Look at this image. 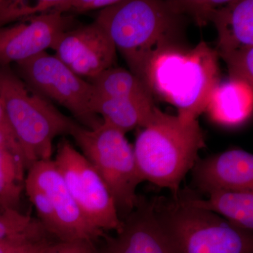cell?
<instances>
[{"label":"cell","instance_id":"6da1fadb","mask_svg":"<svg viewBox=\"0 0 253 253\" xmlns=\"http://www.w3.org/2000/svg\"><path fill=\"white\" fill-rule=\"evenodd\" d=\"M95 21L109 35L129 71L146 84L155 58L181 44L182 16L174 12L166 1L118 0L100 10Z\"/></svg>","mask_w":253,"mask_h":253},{"label":"cell","instance_id":"7a4b0ae2","mask_svg":"<svg viewBox=\"0 0 253 253\" xmlns=\"http://www.w3.org/2000/svg\"><path fill=\"white\" fill-rule=\"evenodd\" d=\"M205 146L198 119L167 114L156 108L133 146L143 180L170 190L175 196Z\"/></svg>","mask_w":253,"mask_h":253},{"label":"cell","instance_id":"3957f363","mask_svg":"<svg viewBox=\"0 0 253 253\" xmlns=\"http://www.w3.org/2000/svg\"><path fill=\"white\" fill-rule=\"evenodd\" d=\"M155 232L166 253H253V232L178 196L150 201Z\"/></svg>","mask_w":253,"mask_h":253},{"label":"cell","instance_id":"277c9868","mask_svg":"<svg viewBox=\"0 0 253 253\" xmlns=\"http://www.w3.org/2000/svg\"><path fill=\"white\" fill-rule=\"evenodd\" d=\"M218 57L204 42L192 49L172 46L152 61L146 84L153 94L176 106L177 115L198 119L220 83Z\"/></svg>","mask_w":253,"mask_h":253},{"label":"cell","instance_id":"5b68a950","mask_svg":"<svg viewBox=\"0 0 253 253\" xmlns=\"http://www.w3.org/2000/svg\"><path fill=\"white\" fill-rule=\"evenodd\" d=\"M0 100L26 169L51 159L55 138L70 135L77 123L30 89L10 66L0 68Z\"/></svg>","mask_w":253,"mask_h":253},{"label":"cell","instance_id":"8992f818","mask_svg":"<svg viewBox=\"0 0 253 253\" xmlns=\"http://www.w3.org/2000/svg\"><path fill=\"white\" fill-rule=\"evenodd\" d=\"M70 135L104 181L120 217L129 215L139 203L136 191L144 180L136 165L134 146L126 134L104 122L94 129L76 123Z\"/></svg>","mask_w":253,"mask_h":253},{"label":"cell","instance_id":"52a82bcc","mask_svg":"<svg viewBox=\"0 0 253 253\" xmlns=\"http://www.w3.org/2000/svg\"><path fill=\"white\" fill-rule=\"evenodd\" d=\"M15 73L30 89L66 108L81 126L94 129L103 121L91 109L94 89L55 55L43 51L15 64Z\"/></svg>","mask_w":253,"mask_h":253},{"label":"cell","instance_id":"ba28073f","mask_svg":"<svg viewBox=\"0 0 253 253\" xmlns=\"http://www.w3.org/2000/svg\"><path fill=\"white\" fill-rule=\"evenodd\" d=\"M54 161L89 224L104 232L122 230L123 220L104 181L91 163L67 139L60 141Z\"/></svg>","mask_w":253,"mask_h":253},{"label":"cell","instance_id":"9c48e42d","mask_svg":"<svg viewBox=\"0 0 253 253\" xmlns=\"http://www.w3.org/2000/svg\"><path fill=\"white\" fill-rule=\"evenodd\" d=\"M77 26L73 15L50 11L0 27V68L51 49L61 35Z\"/></svg>","mask_w":253,"mask_h":253},{"label":"cell","instance_id":"30bf717a","mask_svg":"<svg viewBox=\"0 0 253 253\" xmlns=\"http://www.w3.org/2000/svg\"><path fill=\"white\" fill-rule=\"evenodd\" d=\"M51 49L73 73L89 81L113 67L117 51L109 35L95 21L65 32Z\"/></svg>","mask_w":253,"mask_h":253},{"label":"cell","instance_id":"8fae6325","mask_svg":"<svg viewBox=\"0 0 253 253\" xmlns=\"http://www.w3.org/2000/svg\"><path fill=\"white\" fill-rule=\"evenodd\" d=\"M25 181L45 193L61 229L60 241H86L96 244L106 236L86 220L54 160L38 161L28 168Z\"/></svg>","mask_w":253,"mask_h":253},{"label":"cell","instance_id":"7c38bea8","mask_svg":"<svg viewBox=\"0 0 253 253\" xmlns=\"http://www.w3.org/2000/svg\"><path fill=\"white\" fill-rule=\"evenodd\" d=\"M194 184L202 192L253 191V156L232 149L204 160L192 168Z\"/></svg>","mask_w":253,"mask_h":253},{"label":"cell","instance_id":"4fadbf2b","mask_svg":"<svg viewBox=\"0 0 253 253\" xmlns=\"http://www.w3.org/2000/svg\"><path fill=\"white\" fill-rule=\"evenodd\" d=\"M217 32L218 56L244 46H253V0H228L211 19Z\"/></svg>","mask_w":253,"mask_h":253},{"label":"cell","instance_id":"5bb4252c","mask_svg":"<svg viewBox=\"0 0 253 253\" xmlns=\"http://www.w3.org/2000/svg\"><path fill=\"white\" fill-rule=\"evenodd\" d=\"M104 239L108 253H166L155 232L149 201L139 199L134 211L123 221L122 230Z\"/></svg>","mask_w":253,"mask_h":253},{"label":"cell","instance_id":"9a60e30c","mask_svg":"<svg viewBox=\"0 0 253 253\" xmlns=\"http://www.w3.org/2000/svg\"><path fill=\"white\" fill-rule=\"evenodd\" d=\"M253 107V87L229 80L218 84L206 111L213 122L234 127L249 119Z\"/></svg>","mask_w":253,"mask_h":253},{"label":"cell","instance_id":"2e32d148","mask_svg":"<svg viewBox=\"0 0 253 253\" xmlns=\"http://www.w3.org/2000/svg\"><path fill=\"white\" fill-rule=\"evenodd\" d=\"M154 102L106 97L94 94L91 111L107 123L126 134L136 127H144L156 109Z\"/></svg>","mask_w":253,"mask_h":253},{"label":"cell","instance_id":"e0dca14e","mask_svg":"<svg viewBox=\"0 0 253 253\" xmlns=\"http://www.w3.org/2000/svg\"><path fill=\"white\" fill-rule=\"evenodd\" d=\"M179 198L185 204L217 214L240 229L253 232V191H214L207 199Z\"/></svg>","mask_w":253,"mask_h":253},{"label":"cell","instance_id":"ac0fdd59","mask_svg":"<svg viewBox=\"0 0 253 253\" xmlns=\"http://www.w3.org/2000/svg\"><path fill=\"white\" fill-rule=\"evenodd\" d=\"M95 94L106 97L154 102L147 84L129 71L112 67L89 81Z\"/></svg>","mask_w":253,"mask_h":253},{"label":"cell","instance_id":"d6986e66","mask_svg":"<svg viewBox=\"0 0 253 253\" xmlns=\"http://www.w3.org/2000/svg\"><path fill=\"white\" fill-rule=\"evenodd\" d=\"M22 156L9 146H0V208L17 210L24 189Z\"/></svg>","mask_w":253,"mask_h":253},{"label":"cell","instance_id":"ffe728a7","mask_svg":"<svg viewBox=\"0 0 253 253\" xmlns=\"http://www.w3.org/2000/svg\"><path fill=\"white\" fill-rule=\"evenodd\" d=\"M59 0H0V27L35 15L54 11Z\"/></svg>","mask_w":253,"mask_h":253},{"label":"cell","instance_id":"44dd1931","mask_svg":"<svg viewBox=\"0 0 253 253\" xmlns=\"http://www.w3.org/2000/svg\"><path fill=\"white\" fill-rule=\"evenodd\" d=\"M228 0H170L166 1L176 14H188L199 26H206L211 21L215 10Z\"/></svg>","mask_w":253,"mask_h":253},{"label":"cell","instance_id":"7402d4cb","mask_svg":"<svg viewBox=\"0 0 253 253\" xmlns=\"http://www.w3.org/2000/svg\"><path fill=\"white\" fill-rule=\"evenodd\" d=\"M220 57L227 66L230 81L253 87V46L240 48Z\"/></svg>","mask_w":253,"mask_h":253},{"label":"cell","instance_id":"603a6c76","mask_svg":"<svg viewBox=\"0 0 253 253\" xmlns=\"http://www.w3.org/2000/svg\"><path fill=\"white\" fill-rule=\"evenodd\" d=\"M24 189L30 201L36 208L41 219V224L46 232L61 239V229L56 214L49 198L44 191L37 187L34 184L25 181Z\"/></svg>","mask_w":253,"mask_h":253},{"label":"cell","instance_id":"cb8c5ba5","mask_svg":"<svg viewBox=\"0 0 253 253\" xmlns=\"http://www.w3.org/2000/svg\"><path fill=\"white\" fill-rule=\"evenodd\" d=\"M28 214L17 210H4L0 212V241L21 234L36 224Z\"/></svg>","mask_w":253,"mask_h":253},{"label":"cell","instance_id":"d4e9b609","mask_svg":"<svg viewBox=\"0 0 253 253\" xmlns=\"http://www.w3.org/2000/svg\"><path fill=\"white\" fill-rule=\"evenodd\" d=\"M118 0H59L55 12L61 14H83L94 10H101L116 4Z\"/></svg>","mask_w":253,"mask_h":253},{"label":"cell","instance_id":"484cf974","mask_svg":"<svg viewBox=\"0 0 253 253\" xmlns=\"http://www.w3.org/2000/svg\"><path fill=\"white\" fill-rule=\"evenodd\" d=\"M46 232L41 222L37 221L29 229L21 234L0 241V253H11L23 245L45 237Z\"/></svg>","mask_w":253,"mask_h":253},{"label":"cell","instance_id":"4316f807","mask_svg":"<svg viewBox=\"0 0 253 253\" xmlns=\"http://www.w3.org/2000/svg\"><path fill=\"white\" fill-rule=\"evenodd\" d=\"M51 244L46 237H43L23 245L11 253H44Z\"/></svg>","mask_w":253,"mask_h":253},{"label":"cell","instance_id":"83f0119b","mask_svg":"<svg viewBox=\"0 0 253 253\" xmlns=\"http://www.w3.org/2000/svg\"><path fill=\"white\" fill-rule=\"evenodd\" d=\"M0 131L4 133L10 139L17 142L14 133H13L12 129H11V126H9V123L8 122L1 100H0Z\"/></svg>","mask_w":253,"mask_h":253},{"label":"cell","instance_id":"f1b7e54d","mask_svg":"<svg viewBox=\"0 0 253 253\" xmlns=\"http://www.w3.org/2000/svg\"><path fill=\"white\" fill-rule=\"evenodd\" d=\"M9 146V147L11 148V149L16 151V152H17L18 154L21 155L23 158L22 153H21V149H20L18 143L10 139V138L8 137L4 133L0 131V146Z\"/></svg>","mask_w":253,"mask_h":253},{"label":"cell","instance_id":"f546056e","mask_svg":"<svg viewBox=\"0 0 253 253\" xmlns=\"http://www.w3.org/2000/svg\"><path fill=\"white\" fill-rule=\"evenodd\" d=\"M93 253H108V252L105 247L102 248V249H98L97 247H96Z\"/></svg>","mask_w":253,"mask_h":253}]
</instances>
